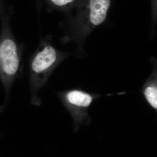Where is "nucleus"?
<instances>
[{"instance_id": "1", "label": "nucleus", "mask_w": 157, "mask_h": 157, "mask_svg": "<svg viewBox=\"0 0 157 157\" xmlns=\"http://www.w3.org/2000/svg\"><path fill=\"white\" fill-rule=\"evenodd\" d=\"M0 56L4 73L9 76H14L19 67V59L16 44L13 40L7 39L0 45Z\"/></svg>"}, {"instance_id": "2", "label": "nucleus", "mask_w": 157, "mask_h": 157, "mask_svg": "<svg viewBox=\"0 0 157 157\" xmlns=\"http://www.w3.org/2000/svg\"><path fill=\"white\" fill-rule=\"evenodd\" d=\"M56 51L51 46L45 47L44 50L36 56L32 64V69L35 74H42L46 72L56 61Z\"/></svg>"}, {"instance_id": "4", "label": "nucleus", "mask_w": 157, "mask_h": 157, "mask_svg": "<svg viewBox=\"0 0 157 157\" xmlns=\"http://www.w3.org/2000/svg\"><path fill=\"white\" fill-rule=\"evenodd\" d=\"M64 101L67 104L76 108L89 107L93 101L92 96L79 90H72L65 94Z\"/></svg>"}, {"instance_id": "6", "label": "nucleus", "mask_w": 157, "mask_h": 157, "mask_svg": "<svg viewBox=\"0 0 157 157\" xmlns=\"http://www.w3.org/2000/svg\"><path fill=\"white\" fill-rule=\"evenodd\" d=\"M56 6L63 7L68 6L74 2L75 0H50Z\"/></svg>"}, {"instance_id": "5", "label": "nucleus", "mask_w": 157, "mask_h": 157, "mask_svg": "<svg viewBox=\"0 0 157 157\" xmlns=\"http://www.w3.org/2000/svg\"><path fill=\"white\" fill-rule=\"evenodd\" d=\"M144 95L149 105L154 109H157V86L151 85L147 87L144 90Z\"/></svg>"}, {"instance_id": "3", "label": "nucleus", "mask_w": 157, "mask_h": 157, "mask_svg": "<svg viewBox=\"0 0 157 157\" xmlns=\"http://www.w3.org/2000/svg\"><path fill=\"white\" fill-rule=\"evenodd\" d=\"M110 6V0H90V19L91 22L98 25L104 22Z\"/></svg>"}]
</instances>
